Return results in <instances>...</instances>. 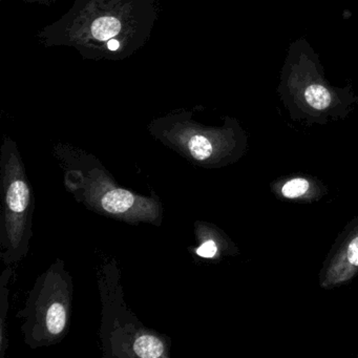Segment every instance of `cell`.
Returning a JSON list of instances; mask_svg holds the SVG:
<instances>
[{"label": "cell", "instance_id": "obj_1", "mask_svg": "<svg viewBox=\"0 0 358 358\" xmlns=\"http://www.w3.org/2000/svg\"><path fill=\"white\" fill-rule=\"evenodd\" d=\"M278 94L291 120L308 127L345 120L358 104L351 85L329 83L320 56L303 37L289 47Z\"/></svg>", "mask_w": 358, "mask_h": 358}, {"label": "cell", "instance_id": "obj_2", "mask_svg": "<svg viewBox=\"0 0 358 358\" xmlns=\"http://www.w3.org/2000/svg\"><path fill=\"white\" fill-rule=\"evenodd\" d=\"M64 185L89 210L129 225L160 227L163 204L158 196H142L122 187L96 157L72 150H58Z\"/></svg>", "mask_w": 358, "mask_h": 358}, {"label": "cell", "instance_id": "obj_3", "mask_svg": "<svg viewBox=\"0 0 358 358\" xmlns=\"http://www.w3.org/2000/svg\"><path fill=\"white\" fill-rule=\"evenodd\" d=\"M97 278L101 296L100 339L103 357H171V338L146 327L127 306L116 259H106Z\"/></svg>", "mask_w": 358, "mask_h": 358}, {"label": "cell", "instance_id": "obj_4", "mask_svg": "<svg viewBox=\"0 0 358 358\" xmlns=\"http://www.w3.org/2000/svg\"><path fill=\"white\" fill-rule=\"evenodd\" d=\"M73 297L72 275L57 259L36 278L24 307L16 314L24 343L35 350L62 343L70 330Z\"/></svg>", "mask_w": 358, "mask_h": 358}, {"label": "cell", "instance_id": "obj_5", "mask_svg": "<svg viewBox=\"0 0 358 358\" xmlns=\"http://www.w3.org/2000/svg\"><path fill=\"white\" fill-rule=\"evenodd\" d=\"M3 208L0 215V257L6 266L28 255L33 238L35 194L26 165L15 146L6 143L0 157Z\"/></svg>", "mask_w": 358, "mask_h": 358}, {"label": "cell", "instance_id": "obj_6", "mask_svg": "<svg viewBox=\"0 0 358 358\" xmlns=\"http://www.w3.org/2000/svg\"><path fill=\"white\" fill-rule=\"evenodd\" d=\"M358 275V215L345 224L331 246L320 273L322 290H334L350 284Z\"/></svg>", "mask_w": 358, "mask_h": 358}, {"label": "cell", "instance_id": "obj_7", "mask_svg": "<svg viewBox=\"0 0 358 358\" xmlns=\"http://www.w3.org/2000/svg\"><path fill=\"white\" fill-rule=\"evenodd\" d=\"M270 192L278 200L311 204L328 194L326 184L311 175L293 173L270 182Z\"/></svg>", "mask_w": 358, "mask_h": 358}, {"label": "cell", "instance_id": "obj_8", "mask_svg": "<svg viewBox=\"0 0 358 358\" xmlns=\"http://www.w3.org/2000/svg\"><path fill=\"white\" fill-rule=\"evenodd\" d=\"M196 245L188 250L194 257L210 262H220L225 257H236L240 249L219 226L208 222L196 221L194 225Z\"/></svg>", "mask_w": 358, "mask_h": 358}, {"label": "cell", "instance_id": "obj_9", "mask_svg": "<svg viewBox=\"0 0 358 358\" xmlns=\"http://www.w3.org/2000/svg\"><path fill=\"white\" fill-rule=\"evenodd\" d=\"M13 275V265L7 266L0 276V357H5L7 350V320L9 313L10 278Z\"/></svg>", "mask_w": 358, "mask_h": 358}, {"label": "cell", "instance_id": "obj_10", "mask_svg": "<svg viewBox=\"0 0 358 358\" xmlns=\"http://www.w3.org/2000/svg\"><path fill=\"white\" fill-rule=\"evenodd\" d=\"M121 30V24L115 17L98 18L92 27L93 36L99 41H108L118 35Z\"/></svg>", "mask_w": 358, "mask_h": 358}, {"label": "cell", "instance_id": "obj_11", "mask_svg": "<svg viewBox=\"0 0 358 358\" xmlns=\"http://www.w3.org/2000/svg\"><path fill=\"white\" fill-rule=\"evenodd\" d=\"M108 47L110 51H117V50L119 49V47H120V43H119V41H116V39L112 38L108 41Z\"/></svg>", "mask_w": 358, "mask_h": 358}, {"label": "cell", "instance_id": "obj_12", "mask_svg": "<svg viewBox=\"0 0 358 358\" xmlns=\"http://www.w3.org/2000/svg\"><path fill=\"white\" fill-rule=\"evenodd\" d=\"M356 355H357V357H358V349H357V354H356Z\"/></svg>", "mask_w": 358, "mask_h": 358}]
</instances>
